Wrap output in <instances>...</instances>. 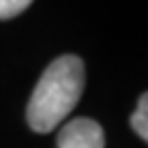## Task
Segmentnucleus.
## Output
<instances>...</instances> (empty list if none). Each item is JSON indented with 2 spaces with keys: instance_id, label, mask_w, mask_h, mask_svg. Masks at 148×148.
Returning <instances> with one entry per match:
<instances>
[{
  "instance_id": "nucleus-3",
  "label": "nucleus",
  "mask_w": 148,
  "mask_h": 148,
  "mask_svg": "<svg viewBox=\"0 0 148 148\" xmlns=\"http://www.w3.org/2000/svg\"><path fill=\"white\" fill-rule=\"evenodd\" d=\"M132 130L142 138V140H148V95H142L140 101H138V107L132 113Z\"/></svg>"
},
{
  "instance_id": "nucleus-4",
  "label": "nucleus",
  "mask_w": 148,
  "mask_h": 148,
  "mask_svg": "<svg viewBox=\"0 0 148 148\" xmlns=\"http://www.w3.org/2000/svg\"><path fill=\"white\" fill-rule=\"evenodd\" d=\"M31 2L33 0H0V21L21 14L25 8H29Z\"/></svg>"
},
{
  "instance_id": "nucleus-1",
  "label": "nucleus",
  "mask_w": 148,
  "mask_h": 148,
  "mask_svg": "<svg viewBox=\"0 0 148 148\" xmlns=\"http://www.w3.org/2000/svg\"><path fill=\"white\" fill-rule=\"evenodd\" d=\"M84 88V64L78 56L56 58L37 80L27 105V121L33 132L56 130L76 107Z\"/></svg>"
},
{
  "instance_id": "nucleus-2",
  "label": "nucleus",
  "mask_w": 148,
  "mask_h": 148,
  "mask_svg": "<svg viewBox=\"0 0 148 148\" xmlns=\"http://www.w3.org/2000/svg\"><path fill=\"white\" fill-rule=\"evenodd\" d=\"M56 148H105L103 127L88 117H76L60 127Z\"/></svg>"
}]
</instances>
